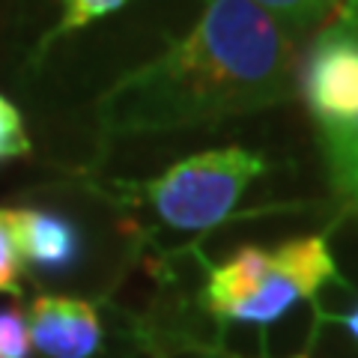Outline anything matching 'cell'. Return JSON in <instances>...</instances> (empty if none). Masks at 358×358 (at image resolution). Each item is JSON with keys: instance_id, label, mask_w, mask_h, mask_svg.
Returning <instances> with one entry per match:
<instances>
[{"instance_id": "obj_9", "label": "cell", "mask_w": 358, "mask_h": 358, "mask_svg": "<svg viewBox=\"0 0 358 358\" xmlns=\"http://www.w3.org/2000/svg\"><path fill=\"white\" fill-rule=\"evenodd\" d=\"M251 3L266 9V13L293 36V33H305L313 24H320L343 0H251Z\"/></svg>"}, {"instance_id": "obj_8", "label": "cell", "mask_w": 358, "mask_h": 358, "mask_svg": "<svg viewBox=\"0 0 358 358\" xmlns=\"http://www.w3.org/2000/svg\"><path fill=\"white\" fill-rule=\"evenodd\" d=\"M57 3H60L57 21H54V24L42 33V39L36 42V48L30 54V69H39L60 39L75 36V33H81L84 27L96 24V21H105L108 15L126 9L131 0H57Z\"/></svg>"}, {"instance_id": "obj_4", "label": "cell", "mask_w": 358, "mask_h": 358, "mask_svg": "<svg viewBox=\"0 0 358 358\" xmlns=\"http://www.w3.org/2000/svg\"><path fill=\"white\" fill-rule=\"evenodd\" d=\"M313 122H338L358 117V30L334 24L317 33L296 72Z\"/></svg>"}, {"instance_id": "obj_13", "label": "cell", "mask_w": 358, "mask_h": 358, "mask_svg": "<svg viewBox=\"0 0 358 358\" xmlns=\"http://www.w3.org/2000/svg\"><path fill=\"white\" fill-rule=\"evenodd\" d=\"M182 350L192 352L194 358H245V355L230 352L227 346H221V343H203V341H182ZM260 358H266V355H260ZM296 358H308V355H296Z\"/></svg>"}, {"instance_id": "obj_15", "label": "cell", "mask_w": 358, "mask_h": 358, "mask_svg": "<svg viewBox=\"0 0 358 358\" xmlns=\"http://www.w3.org/2000/svg\"><path fill=\"white\" fill-rule=\"evenodd\" d=\"M341 21L358 30V0H343L341 3Z\"/></svg>"}, {"instance_id": "obj_3", "label": "cell", "mask_w": 358, "mask_h": 358, "mask_svg": "<svg viewBox=\"0 0 358 358\" xmlns=\"http://www.w3.org/2000/svg\"><path fill=\"white\" fill-rule=\"evenodd\" d=\"M331 233H310L266 248V266L254 293L236 308L227 326L268 329L293 310L299 301L320 308V293L326 287H350L329 245Z\"/></svg>"}, {"instance_id": "obj_7", "label": "cell", "mask_w": 358, "mask_h": 358, "mask_svg": "<svg viewBox=\"0 0 358 358\" xmlns=\"http://www.w3.org/2000/svg\"><path fill=\"white\" fill-rule=\"evenodd\" d=\"M317 147L334 197L343 209L358 215V117L317 122Z\"/></svg>"}, {"instance_id": "obj_14", "label": "cell", "mask_w": 358, "mask_h": 358, "mask_svg": "<svg viewBox=\"0 0 358 358\" xmlns=\"http://www.w3.org/2000/svg\"><path fill=\"white\" fill-rule=\"evenodd\" d=\"M317 320H320V322H334V326H341V329L358 343V305H355L352 310H346V313H326V310L317 308Z\"/></svg>"}, {"instance_id": "obj_12", "label": "cell", "mask_w": 358, "mask_h": 358, "mask_svg": "<svg viewBox=\"0 0 358 358\" xmlns=\"http://www.w3.org/2000/svg\"><path fill=\"white\" fill-rule=\"evenodd\" d=\"M33 341L27 313L18 305L0 308V358H30Z\"/></svg>"}, {"instance_id": "obj_5", "label": "cell", "mask_w": 358, "mask_h": 358, "mask_svg": "<svg viewBox=\"0 0 358 358\" xmlns=\"http://www.w3.org/2000/svg\"><path fill=\"white\" fill-rule=\"evenodd\" d=\"M30 341L45 358H96L105 343L102 313L90 299L42 293L27 308Z\"/></svg>"}, {"instance_id": "obj_11", "label": "cell", "mask_w": 358, "mask_h": 358, "mask_svg": "<svg viewBox=\"0 0 358 358\" xmlns=\"http://www.w3.org/2000/svg\"><path fill=\"white\" fill-rule=\"evenodd\" d=\"M30 150L33 143L24 120H21V110L0 93V164L24 159V155H30Z\"/></svg>"}, {"instance_id": "obj_6", "label": "cell", "mask_w": 358, "mask_h": 358, "mask_svg": "<svg viewBox=\"0 0 358 358\" xmlns=\"http://www.w3.org/2000/svg\"><path fill=\"white\" fill-rule=\"evenodd\" d=\"M18 251L33 272L63 278L84 260V230L57 209L13 206Z\"/></svg>"}, {"instance_id": "obj_2", "label": "cell", "mask_w": 358, "mask_h": 358, "mask_svg": "<svg viewBox=\"0 0 358 358\" xmlns=\"http://www.w3.org/2000/svg\"><path fill=\"white\" fill-rule=\"evenodd\" d=\"M266 155L248 147H218L185 155L159 176L114 182L131 200L141 197L164 227L206 233L227 224L245 192L266 173Z\"/></svg>"}, {"instance_id": "obj_10", "label": "cell", "mask_w": 358, "mask_h": 358, "mask_svg": "<svg viewBox=\"0 0 358 358\" xmlns=\"http://www.w3.org/2000/svg\"><path fill=\"white\" fill-rule=\"evenodd\" d=\"M24 275L27 266L18 251L13 206H0V293L18 299L21 289H24Z\"/></svg>"}, {"instance_id": "obj_1", "label": "cell", "mask_w": 358, "mask_h": 358, "mask_svg": "<svg viewBox=\"0 0 358 358\" xmlns=\"http://www.w3.org/2000/svg\"><path fill=\"white\" fill-rule=\"evenodd\" d=\"M296 45L251 0H203L185 36L117 78L93 105L96 143L215 126L296 93Z\"/></svg>"}]
</instances>
